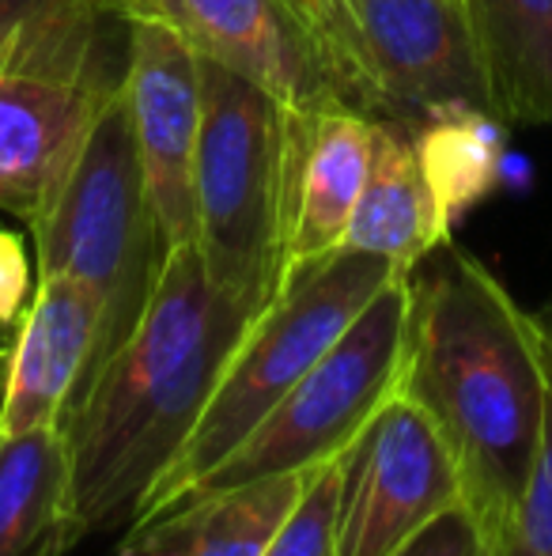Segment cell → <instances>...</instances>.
<instances>
[{"label":"cell","mask_w":552,"mask_h":556,"mask_svg":"<svg viewBox=\"0 0 552 556\" xmlns=\"http://www.w3.org/2000/svg\"><path fill=\"white\" fill-rule=\"evenodd\" d=\"M398 390L442 435L465 507L500 545L545 428V326L454 239L413 269Z\"/></svg>","instance_id":"6da1fadb"},{"label":"cell","mask_w":552,"mask_h":556,"mask_svg":"<svg viewBox=\"0 0 552 556\" xmlns=\"http://www.w3.org/2000/svg\"><path fill=\"white\" fill-rule=\"evenodd\" d=\"M254 315L208 277L197 242L167 250L137 330L99 367L65 425L73 545L129 522Z\"/></svg>","instance_id":"7a4b0ae2"},{"label":"cell","mask_w":552,"mask_h":556,"mask_svg":"<svg viewBox=\"0 0 552 556\" xmlns=\"http://www.w3.org/2000/svg\"><path fill=\"white\" fill-rule=\"evenodd\" d=\"M394 273L401 269L386 257L337 250L273 295L239 337L193 428L137 500L126 530L159 522L216 462L228 458L277 409L280 397L341 341V333L360 318Z\"/></svg>","instance_id":"3957f363"},{"label":"cell","mask_w":552,"mask_h":556,"mask_svg":"<svg viewBox=\"0 0 552 556\" xmlns=\"http://www.w3.org/2000/svg\"><path fill=\"white\" fill-rule=\"evenodd\" d=\"M30 239H35L38 277L80 280L103 307L95 364L88 375L91 382L99 367L137 330L167 257L144 193L126 88L103 103L57 198L50 201L42 220L30 227Z\"/></svg>","instance_id":"277c9868"},{"label":"cell","mask_w":552,"mask_h":556,"mask_svg":"<svg viewBox=\"0 0 552 556\" xmlns=\"http://www.w3.org/2000/svg\"><path fill=\"white\" fill-rule=\"evenodd\" d=\"M409 307L413 273H394L360 311V318L341 333V341L280 397L277 409L228 458L216 462L159 522L243 484L314 473L318 466L356 446L375 413L398 394Z\"/></svg>","instance_id":"5b68a950"},{"label":"cell","mask_w":552,"mask_h":556,"mask_svg":"<svg viewBox=\"0 0 552 556\" xmlns=\"http://www.w3.org/2000/svg\"><path fill=\"white\" fill-rule=\"evenodd\" d=\"M284 122L287 106L269 91L201 61L197 250L208 277L251 311H266L277 295Z\"/></svg>","instance_id":"8992f818"},{"label":"cell","mask_w":552,"mask_h":556,"mask_svg":"<svg viewBox=\"0 0 552 556\" xmlns=\"http://www.w3.org/2000/svg\"><path fill=\"white\" fill-rule=\"evenodd\" d=\"M333 68L348 106L420 125L447 106L488 103V76L465 0H337Z\"/></svg>","instance_id":"52a82bcc"},{"label":"cell","mask_w":552,"mask_h":556,"mask_svg":"<svg viewBox=\"0 0 552 556\" xmlns=\"http://www.w3.org/2000/svg\"><path fill=\"white\" fill-rule=\"evenodd\" d=\"M454 507H465L454 458L424 409L398 390L348 451L330 556H394Z\"/></svg>","instance_id":"ba28073f"},{"label":"cell","mask_w":552,"mask_h":556,"mask_svg":"<svg viewBox=\"0 0 552 556\" xmlns=\"http://www.w3.org/2000/svg\"><path fill=\"white\" fill-rule=\"evenodd\" d=\"M121 20L178 35L201 61L258 84L287 111L345 103L330 58L287 0H103Z\"/></svg>","instance_id":"9c48e42d"},{"label":"cell","mask_w":552,"mask_h":556,"mask_svg":"<svg viewBox=\"0 0 552 556\" xmlns=\"http://www.w3.org/2000/svg\"><path fill=\"white\" fill-rule=\"evenodd\" d=\"M126 103L163 250L190 247L197 242L193 170L201 140V58L159 23L129 20Z\"/></svg>","instance_id":"30bf717a"},{"label":"cell","mask_w":552,"mask_h":556,"mask_svg":"<svg viewBox=\"0 0 552 556\" xmlns=\"http://www.w3.org/2000/svg\"><path fill=\"white\" fill-rule=\"evenodd\" d=\"M371 148L375 117L356 106L287 111L277 295L345 247L348 220L371 170Z\"/></svg>","instance_id":"8fae6325"},{"label":"cell","mask_w":552,"mask_h":556,"mask_svg":"<svg viewBox=\"0 0 552 556\" xmlns=\"http://www.w3.org/2000/svg\"><path fill=\"white\" fill-rule=\"evenodd\" d=\"M103 307L73 277H38L0 382V435L65 428L95 364Z\"/></svg>","instance_id":"7c38bea8"},{"label":"cell","mask_w":552,"mask_h":556,"mask_svg":"<svg viewBox=\"0 0 552 556\" xmlns=\"http://www.w3.org/2000/svg\"><path fill=\"white\" fill-rule=\"evenodd\" d=\"M111 96L118 91L0 73V213L27 231L42 220Z\"/></svg>","instance_id":"4fadbf2b"},{"label":"cell","mask_w":552,"mask_h":556,"mask_svg":"<svg viewBox=\"0 0 552 556\" xmlns=\"http://www.w3.org/2000/svg\"><path fill=\"white\" fill-rule=\"evenodd\" d=\"M129 20L103 0H0V73L121 91Z\"/></svg>","instance_id":"5bb4252c"},{"label":"cell","mask_w":552,"mask_h":556,"mask_svg":"<svg viewBox=\"0 0 552 556\" xmlns=\"http://www.w3.org/2000/svg\"><path fill=\"white\" fill-rule=\"evenodd\" d=\"M450 231L454 227L442 220L424 167H420L413 125L375 117L371 170L341 250L386 257L401 273H413L427 254L450 242Z\"/></svg>","instance_id":"9a60e30c"},{"label":"cell","mask_w":552,"mask_h":556,"mask_svg":"<svg viewBox=\"0 0 552 556\" xmlns=\"http://www.w3.org/2000/svg\"><path fill=\"white\" fill-rule=\"evenodd\" d=\"M503 125H552V0H465Z\"/></svg>","instance_id":"2e32d148"},{"label":"cell","mask_w":552,"mask_h":556,"mask_svg":"<svg viewBox=\"0 0 552 556\" xmlns=\"http://www.w3.org/2000/svg\"><path fill=\"white\" fill-rule=\"evenodd\" d=\"M307 481L310 473H295L220 492L167 522L126 530L118 553L140 556L147 549H182V556H266Z\"/></svg>","instance_id":"e0dca14e"},{"label":"cell","mask_w":552,"mask_h":556,"mask_svg":"<svg viewBox=\"0 0 552 556\" xmlns=\"http://www.w3.org/2000/svg\"><path fill=\"white\" fill-rule=\"evenodd\" d=\"M68 549L65 428L0 435V556H65Z\"/></svg>","instance_id":"ac0fdd59"},{"label":"cell","mask_w":552,"mask_h":556,"mask_svg":"<svg viewBox=\"0 0 552 556\" xmlns=\"http://www.w3.org/2000/svg\"><path fill=\"white\" fill-rule=\"evenodd\" d=\"M413 144L442 220L454 227L500 186L503 122L480 106H447L413 125Z\"/></svg>","instance_id":"d6986e66"},{"label":"cell","mask_w":552,"mask_h":556,"mask_svg":"<svg viewBox=\"0 0 552 556\" xmlns=\"http://www.w3.org/2000/svg\"><path fill=\"white\" fill-rule=\"evenodd\" d=\"M545 326V356H549V402H545V428L534 454L530 477L523 484L515 511L500 534L496 556H552V311L541 315Z\"/></svg>","instance_id":"ffe728a7"},{"label":"cell","mask_w":552,"mask_h":556,"mask_svg":"<svg viewBox=\"0 0 552 556\" xmlns=\"http://www.w3.org/2000/svg\"><path fill=\"white\" fill-rule=\"evenodd\" d=\"M348 451H352V446H348ZM348 451L310 473L299 504L287 515V522L280 527V534L273 538L266 556H330L333 553V527H337L341 492H345Z\"/></svg>","instance_id":"44dd1931"},{"label":"cell","mask_w":552,"mask_h":556,"mask_svg":"<svg viewBox=\"0 0 552 556\" xmlns=\"http://www.w3.org/2000/svg\"><path fill=\"white\" fill-rule=\"evenodd\" d=\"M394 556H496V545L473 519L470 507L439 515L432 527H424L409 545H401Z\"/></svg>","instance_id":"7402d4cb"},{"label":"cell","mask_w":552,"mask_h":556,"mask_svg":"<svg viewBox=\"0 0 552 556\" xmlns=\"http://www.w3.org/2000/svg\"><path fill=\"white\" fill-rule=\"evenodd\" d=\"M35 265H30L27 239L0 227V326H15L35 295Z\"/></svg>","instance_id":"603a6c76"},{"label":"cell","mask_w":552,"mask_h":556,"mask_svg":"<svg viewBox=\"0 0 552 556\" xmlns=\"http://www.w3.org/2000/svg\"><path fill=\"white\" fill-rule=\"evenodd\" d=\"M287 4L295 8V15H299L303 23H307V30L318 38V46H322V53L330 58L333 65V30H337V0H287ZM337 73V68H333Z\"/></svg>","instance_id":"cb8c5ba5"},{"label":"cell","mask_w":552,"mask_h":556,"mask_svg":"<svg viewBox=\"0 0 552 556\" xmlns=\"http://www.w3.org/2000/svg\"><path fill=\"white\" fill-rule=\"evenodd\" d=\"M15 326H0V382H4V359H8V344H12Z\"/></svg>","instance_id":"d4e9b609"},{"label":"cell","mask_w":552,"mask_h":556,"mask_svg":"<svg viewBox=\"0 0 552 556\" xmlns=\"http://www.w3.org/2000/svg\"><path fill=\"white\" fill-rule=\"evenodd\" d=\"M140 556H182V549H147V553H140Z\"/></svg>","instance_id":"484cf974"}]
</instances>
